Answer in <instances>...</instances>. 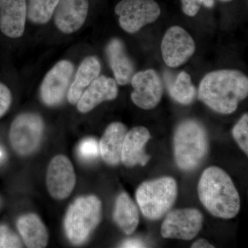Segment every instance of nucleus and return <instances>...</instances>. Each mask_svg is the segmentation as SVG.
I'll use <instances>...</instances> for the list:
<instances>
[{"instance_id": "1", "label": "nucleus", "mask_w": 248, "mask_h": 248, "mask_svg": "<svg viewBox=\"0 0 248 248\" xmlns=\"http://www.w3.org/2000/svg\"><path fill=\"white\" fill-rule=\"evenodd\" d=\"M248 95V78L239 70L221 69L205 75L200 84L198 99L218 113L229 115Z\"/></svg>"}, {"instance_id": "2", "label": "nucleus", "mask_w": 248, "mask_h": 248, "mask_svg": "<svg viewBox=\"0 0 248 248\" xmlns=\"http://www.w3.org/2000/svg\"><path fill=\"white\" fill-rule=\"evenodd\" d=\"M198 195L204 207L215 217L229 219L239 213V192L230 176L220 168L213 166L204 170Z\"/></svg>"}, {"instance_id": "3", "label": "nucleus", "mask_w": 248, "mask_h": 248, "mask_svg": "<svg viewBox=\"0 0 248 248\" xmlns=\"http://www.w3.org/2000/svg\"><path fill=\"white\" fill-rule=\"evenodd\" d=\"M208 141L203 125L195 120H186L178 125L174 137V159L178 167L193 170L208 153Z\"/></svg>"}, {"instance_id": "4", "label": "nucleus", "mask_w": 248, "mask_h": 248, "mask_svg": "<svg viewBox=\"0 0 248 248\" xmlns=\"http://www.w3.org/2000/svg\"><path fill=\"white\" fill-rule=\"evenodd\" d=\"M102 202L94 195L77 199L67 210L64 230L71 244H84L102 219Z\"/></svg>"}, {"instance_id": "5", "label": "nucleus", "mask_w": 248, "mask_h": 248, "mask_svg": "<svg viewBox=\"0 0 248 248\" xmlns=\"http://www.w3.org/2000/svg\"><path fill=\"white\" fill-rule=\"evenodd\" d=\"M177 196V184L172 177L159 178L143 183L136 192V200L143 216L157 220L172 206Z\"/></svg>"}, {"instance_id": "6", "label": "nucleus", "mask_w": 248, "mask_h": 248, "mask_svg": "<svg viewBox=\"0 0 248 248\" xmlns=\"http://www.w3.org/2000/svg\"><path fill=\"white\" fill-rule=\"evenodd\" d=\"M45 131V123L35 113H22L11 124L9 140L14 151L20 156H29L40 146Z\"/></svg>"}, {"instance_id": "7", "label": "nucleus", "mask_w": 248, "mask_h": 248, "mask_svg": "<svg viewBox=\"0 0 248 248\" xmlns=\"http://www.w3.org/2000/svg\"><path fill=\"white\" fill-rule=\"evenodd\" d=\"M121 28L128 33H136L142 28L156 22L161 15L155 0H122L116 5Z\"/></svg>"}, {"instance_id": "8", "label": "nucleus", "mask_w": 248, "mask_h": 248, "mask_svg": "<svg viewBox=\"0 0 248 248\" xmlns=\"http://www.w3.org/2000/svg\"><path fill=\"white\" fill-rule=\"evenodd\" d=\"M161 50L165 63L170 68H177L195 54V40L184 28L173 26L168 29L163 37Z\"/></svg>"}, {"instance_id": "9", "label": "nucleus", "mask_w": 248, "mask_h": 248, "mask_svg": "<svg viewBox=\"0 0 248 248\" xmlns=\"http://www.w3.org/2000/svg\"><path fill=\"white\" fill-rule=\"evenodd\" d=\"M203 215L195 208L179 209L168 214L161 232L166 239L190 241L200 232L203 225Z\"/></svg>"}, {"instance_id": "10", "label": "nucleus", "mask_w": 248, "mask_h": 248, "mask_svg": "<svg viewBox=\"0 0 248 248\" xmlns=\"http://www.w3.org/2000/svg\"><path fill=\"white\" fill-rule=\"evenodd\" d=\"M130 84L133 88L131 99L137 107L143 110L157 107L164 93L162 80L157 72L150 68L135 73Z\"/></svg>"}, {"instance_id": "11", "label": "nucleus", "mask_w": 248, "mask_h": 248, "mask_svg": "<svg viewBox=\"0 0 248 248\" xmlns=\"http://www.w3.org/2000/svg\"><path fill=\"white\" fill-rule=\"evenodd\" d=\"M76 184V174L71 160L65 155L55 156L50 161L46 172L49 194L57 200L69 197Z\"/></svg>"}, {"instance_id": "12", "label": "nucleus", "mask_w": 248, "mask_h": 248, "mask_svg": "<svg viewBox=\"0 0 248 248\" xmlns=\"http://www.w3.org/2000/svg\"><path fill=\"white\" fill-rule=\"evenodd\" d=\"M74 66L68 60H62L48 71L42 81L40 97L42 102L48 107L61 104L69 86Z\"/></svg>"}, {"instance_id": "13", "label": "nucleus", "mask_w": 248, "mask_h": 248, "mask_svg": "<svg viewBox=\"0 0 248 248\" xmlns=\"http://www.w3.org/2000/svg\"><path fill=\"white\" fill-rule=\"evenodd\" d=\"M89 8L88 0H60L54 11L55 25L63 33L76 32L84 24Z\"/></svg>"}, {"instance_id": "14", "label": "nucleus", "mask_w": 248, "mask_h": 248, "mask_svg": "<svg viewBox=\"0 0 248 248\" xmlns=\"http://www.w3.org/2000/svg\"><path fill=\"white\" fill-rule=\"evenodd\" d=\"M27 17L26 0H0V30L10 38L24 34Z\"/></svg>"}, {"instance_id": "15", "label": "nucleus", "mask_w": 248, "mask_h": 248, "mask_svg": "<svg viewBox=\"0 0 248 248\" xmlns=\"http://www.w3.org/2000/svg\"><path fill=\"white\" fill-rule=\"evenodd\" d=\"M118 95V87L115 79L101 76L89 85L79 100L78 109L81 113H87L106 101L113 100Z\"/></svg>"}, {"instance_id": "16", "label": "nucleus", "mask_w": 248, "mask_h": 248, "mask_svg": "<svg viewBox=\"0 0 248 248\" xmlns=\"http://www.w3.org/2000/svg\"><path fill=\"white\" fill-rule=\"evenodd\" d=\"M150 139L151 134L145 127H135L127 132L122 147L121 161L128 168L137 165L145 166L151 158L144 151Z\"/></svg>"}, {"instance_id": "17", "label": "nucleus", "mask_w": 248, "mask_h": 248, "mask_svg": "<svg viewBox=\"0 0 248 248\" xmlns=\"http://www.w3.org/2000/svg\"><path fill=\"white\" fill-rule=\"evenodd\" d=\"M106 52L117 84L120 86L130 84L135 73V67L124 42L120 39H112L108 44Z\"/></svg>"}, {"instance_id": "18", "label": "nucleus", "mask_w": 248, "mask_h": 248, "mask_svg": "<svg viewBox=\"0 0 248 248\" xmlns=\"http://www.w3.org/2000/svg\"><path fill=\"white\" fill-rule=\"evenodd\" d=\"M127 132L125 125L120 122L110 124L106 129L99 143V151L107 164L117 166L121 162L122 147Z\"/></svg>"}, {"instance_id": "19", "label": "nucleus", "mask_w": 248, "mask_h": 248, "mask_svg": "<svg viewBox=\"0 0 248 248\" xmlns=\"http://www.w3.org/2000/svg\"><path fill=\"white\" fill-rule=\"evenodd\" d=\"M17 228L24 244L29 248H43L48 243V232L40 217L33 213L19 217Z\"/></svg>"}, {"instance_id": "20", "label": "nucleus", "mask_w": 248, "mask_h": 248, "mask_svg": "<svg viewBox=\"0 0 248 248\" xmlns=\"http://www.w3.org/2000/svg\"><path fill=\"white\" fill-rule=\"evenodd\" d=\"M100 72V62L96 57H88L83 60L77 71L74 81L68 89L67 97L70 104L78 102L85 90L99 76Z\"/></svg>"}, {"instance_id": "21", "label": "nucleus", "mask_w": 248, "mask_h": 248, "mask_svg": "<svg viewBox=\"0 0 248 248\" xmlns=\"http://www.w3.org/2000/svg\"><path fill=\"white\" fill-rule=\"evenodd\" d=\"M113 218L125 234H132L138 228L140 223L138 207L125 192H122L117 197Z\"/></svg>"}, {"instance_id": "22", "label": "nucleus", "mask_w": 248, "mask_h": 248, "mask_svg": "<svg viewBox=\"0 0 248 248\" xmlns=\"http://www.w3.org/2000/svg\"><path fill=\"white\" fill-rule=\"evenodd\" d=\"M170 94L176 102L183 105H188L193 102L197 95V89L188 73L182 71L178 75L170 88Z\"/></svg>"}, {"instance_id": "23", "label": "nucleus", "mask_w": 248, "mask_h": 248, "mask_svg": "<svg viewBox=\"0 0 248 248\" xmlns=\"http://www.w3.org/2000/svg\"><path fill=\"white\" fill-rule=\"evenodd\" d=\"M60 0H29L27 17L32 23L46 24L54 14Z\"/></svg>"}, {"instance_id": "24", "label": "nucleus", "mask_w": 248, "mask_h": 248, "mask_svg": "<svg viewBox=\"0 0 248 248\" xmlns=\"http://www.w3.org/2000/svg\"><path fill=\"white\" fill-rule=\"evenodd\" d=\"M234 140L242 151L248 154V115L244 114L232 130Z\"/></svg>"}, {"instance_id": "25", "label": "nucleus", "mask_w": 248, "mask_h": 248, "mask_svg": "<svg viewBox=\"0 0 248 248\" xmlns=\"http://www.w3.org/2000/svg\"><path fill=\"white\" fill-rule=\"evenodd\" d=\"M22 248L20 239L9 227L0 225V248Z\"/></svg>"}, {"instance_id": "26", "label": "nucleus", "mask_w": 248, "mask_h": 248, "mask_svg": "<svg viewBox=\"0 0 248 248\" xmlns=\"http://www.w3.org/2000/svg\"><path fill=\"white\" fill-rule=\"evenodd\" d=\"M78 152L81 157L84 159H93L99 155V146L97 140L93 138H88L80 143Z\"/></svg>"}, {"instance_id": "27", "label": "nucleus", "mask_w": 248, "mask_h": 248, "mask_svg": "<svg viewBox=\"0 0 248 248\" xmlns=\"http://www.w3.org/2000/svg\"><path fill=\"white\" fill-rule=\"evenodd\" d=\"M12 103V95L7 86L0 83V117L5 115Z\"/></svg>"}, {"instance_id": "28", "label": "nucleus", "mask_w": 248, "mask_h": 248, "mask_svg": "<svg viewBox=\"0 0 248 248\" xmlns=\"http://www.w3.org/2000/svg\"><path fill=\"white\" fill-rule=\"evenodd\" d=\"M203 0H182V10L186 16L194 17L198 14Z\"/></svg>"}, {"instance_id": "29", "label": "nucleus", "mask_w": 248, "mask_h": 248, "mask_svg": "<svg viewBox=\"0 0 248 248\" xmlns=\"http://www.w3.org/2000/svg\"><path fill=\"white\" fill-rule=\"evenodd\" d=\"M122 248H146V246L141 240L138 239H127L126 241H124L122 244Z\"/></svg>"}, {"instance_id": "30", "label": "nucleus", "mask_w": 248, "mask_h": 248, "mask_svg": "<svg viewBox=\"0 0 248 248\" xmlns=\"http://www.w3.org/2000/svg\"><path fill=\"white\" fill-rule=\"evenodd\" d=\"M192 248H214L213 245L210 244L207 240L201 239L195 241L192 246Z\"/></svg>"}, {"instance_id": "31", "label": "nucleus", "mask_w": 248, "mask_h": 248, "mask_svg": "<svg viewBox=\"0 0 248 248\" xmlns=\"http://www.w3.org/2000/svg\"><path fill=\"white\" fill-rule=\"evenodd\" d=\"M214 0H203V4L205 7L212 8L214 6Z\"/></svg>"}, {"instance_id": "32", "label": "nucleus", "mask_w": 248, "mask_h": 248, "mask_svg": "<svg viewBox=\"0 0 248 248\" xmlns=\"http://www.w3.org/2000/svg\"><path fill=\"white\" fill-rule=\"evenodd\" d=\"M220 1H222V2H231V1H233V0H220Z\"/></svg>"}, {"instance_id": "33", "label": "nucleus", "mask_w": 248, "mask_h": 248, "mask_svg": "<svg viewBox=\"0 0 248 248\" xmlns=\"http://www.w3.org/2000/svg\"><path fill=\"white\" fill-rule=\"evenodd\" d=\"M1 156H2V153H1V151H0V157H1Z\"/></svg>"}]
</instances>
